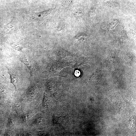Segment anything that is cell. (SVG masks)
Masks as SVG:
<instances>
[{"label":"cell","mask_w":136,"mask_h":136,"mask_svg":"<svg viewBox=\"0 0 136 136\" xmlns=\"http://www.w3.org/2000/svg\"><path fill=\"white\" fill-rule=\"evenodd\" d=\"M72 65L70 63L53 60L49 65L48 73L51 76H59V72L62 68L66 66Z\"/></svg>","instance_id":"1"},{"label":"cell","mask_w":136,"mask_h":136,"mask_svg":"<svg viewBox=\"0 0 136 136\" xmlns=\"http://www.w3.org/2000/svg\"><path fill=\"white\" fill-rule=\"evenodd\" d=\"M50 98L47 94H44L43 105L44 107H47L50 102Z\"/></svg>","instance_id":"2"},{"label":"cell","mask_w":136,"mask_h":136,"mask_svg":"<svg viewBox=\"0 0 136 136\" xmlns=\"http://www.w3.org/2000/svg\"><path fill=\"white\" fill-rule=\"evenodd\" d=\"M118 21L117 20H115L113 21L111 23L110 26V29H112L117 24L118 22Z\"/></svg>","instance_id":"3"},{"label":"cell","mask_w":136,"mask_h":136,"mask_svg":"<svg viewBox=\"0 0 136 136\" xmlns=\"http://www.w3.org/2000/svg\"><path fill=\"white\" fill-rule=\"evenodd\" d=\"M74 75L76 77H79L80 75V71L78 70H76L75 72Z\"/></svg>","instance_id":"4"}]
</instances>
